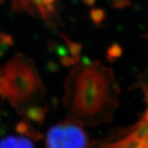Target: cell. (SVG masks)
I'll list each match as a JSON object with an SVG mask.
<instances>
[{"label": "cell", "mask_w": 148, "mask_h": 148, "mask_svg": "<svg viewBox=\"0 0 148 148\" xmlns=\"http://www.w3.org/2000/svg\"><path fill=\"white\" fill-rule=\"evenodd\" d=\"M119 91L112 69L99 62L82 64L66 81L64 104L71 120L85 126L101 125L112 119Z\"/></svg>", "instance_id": "6da1fadb"}, {"label": "cell", "mask_w": 148, "mask_h": 148, "mask_svg": "<svg viewBox=\"0 0 148 148\" xmlns=\"http://www.w3.org/2000/svg\"><path fill=\"white\" fill-rule=\"evenodd\" d=\"M45 94L42 80L31 58L16 53L0 68V99L19 114L36 106Z\"/></svg>", "instance_id": "7a4b0ae2"}, {"label": "cell", "mask_w": 148, "mask_h": 148, "mask_svg": "<svg viewBox=\"0 0 148 148\" xmlns=\"http://www.w3.org/2000/svg\"><path fill=\"white\" fill-rule=\"evenodd\" d=\"M88 148H148V107L133 124L90 143Z\"/></svg>", "instance_id": "3957f363"}, {"label": "cell", "mask_w": 148, "mask_h": 148, "mask_svg": "<svg viewBox=\"0 0 148 148\" xmlns=\"http://www.w3.org/2000/svg\"><path fill=\"white\" fill-rule=\"evenodd\" d=\"M45 143L47 148H88L90 145L84 129L71 119L50 127Z\"/></svg>", "instance_id": "277c9868"}, {"label": "cell", "mask_w": 148, "mask_h": 148, "mask_svg": "<svg viewBox=\"0 0 148 148\" xmlns=\"http://www.w3.org/2000/svg\"><path fill=\"white\" fill-rule=\"evenodd\" d=\"M11 10L14 12H26L34 17L41 18L45 26L55 28L62 22L53 5L45 4L43 0H9Z\"/></svg>", "instance_id": "5b68a950"}, {"label": "cell", "mask_w": 148, "mask_h": 148, "mask_svg": "<svg viewBox=\"0 0 148 148\" xmlns=\"http://www.w3.org/2000/svg\"><path fill=\"white\" fill-rule=\"evenodd\" d=\"M0 148H35L31 139L21 135H11L0 141Z\"/></svg>", "instance_id": "8992f818"}, {"label": "cell", "mask_w": 148, "mask_h": 148, "mask_svg": "<svg viewBox=\"0 0 148 148\" xmlns=\"http://www.w3.org/2000/svg\"><path fill=\"white\" fill-rule=\"evenodd\" d=\"M45 113H46V106L40 107L37 106L30 107L25 112L27 118L36 122H42L45 116Z\"/></svg>", "instance_id": "52a82bcc"}, {"label": "cell", "mask_w": 148, "mask_h": 148, "mask_svg": "<svg viewBox=\"0 0 148 148\" xmlns=\"http://www.w3.org/2000/svg\"><path fill=\"white\" fill-rule=\"evenodd\" d=\"M58 34L64 39V41L66 42V45L68 46V49H69V53H71L72 57L80 60V53H81L82 49V45L80 44V43H76L72 41L69 37L66 36L62 32H58Z\"/></svg>", "instance_id": "ba28073f"}, {"label": "cell", "mask_w": 148, "mask_h": 148, "mask_svg": "<svg viewBox=\"0 0 148 148\" xmlns=\"http://www.w3.org/2000/svg\"><path fill=\"white\" fill-rule=\"evenodd\" d=\"M122 54H123V48L119 44L114 43L107 49L106 58L111 63H114L121 57Z\"/></svg>", "instance_id": "9c48e42d"}, {"label": "cell", "mask_w": 148, "mask_h": 148, "mask_svg": "<svg viewBox=\"0 0 148 148\" xmlns=\"http://www.w3.org/2000/svg\"><path fill=\"white\" fill-rule=\"evenodd\" d=\"M90 17L95 26H101L106 21V11L102 8H92L90 10Z\"/></svg>", "instance_id": "30bf717a"}, {"label": "cell", "mask_w": 148, "mask_h": 148, "mask_svg": "<svg viewBox=\"0 0 148 148\" xmlns=\"http://www.w3.org/2000/svg\"><path fill=\"white\" fill-rule=\"evenodd\" d=\"M138 85L143 90L145 102L148 107V69H147L144 73L138 77Z\"/></svg>", "instance_id": "8fae6325"}, {"label": "cell", "mask_w": 148, "mask_h": 148, "mask_svg": "<svg viewBox=\"0 0 148 148\" xmlns=\"http://www.w3.org/2000/svg\"><path fill=\"white\" fill-rule=\"evenodd\" d=\"M0 45H3L8 47L14 45V40L12 36L6 34L4 32L0 33Z\"/></svg>", "instance_id": "7c38bea8"}, {"label": "cell", "mask_w": 148, "mask_h": 148, "mask_svg": "<svg viewBox=\"0 0 148 148\" xmlns=\"http://www.w3.org/2000/svg\"><path fill=\"white\" fill-rule=\"evenodd\" d=\"M78 62H79L78 59L73 58L72 56L70 57L69 55L63 56V57H61V58H60V63H61V64L63 66H64V67H66V68H69L71 66H73V65H75V64H77V63H78Z\"/></svg>", "instance_id": "4fadbf2b"}, {"label": "cell", "mask_w": 148, "mask_h": 148, "mask_svg": "<svg viewBox=\"0 0 148 148\" xmlns=\"http://www.w3.org/2000/svg\"><path fill=\"white\" fill-rule=\"evenodd\" d=\"M132 4L131 0H113V7L118 9H123Z\"/></svg>", "instance_id": "5bb4252c"}, {"label": "cell", "mask_w": 148, "mask_h": 148, "mask_svg": "<svg viewBox=\"0 0 148 148\" xmlns=\"http://www.w3.org/2000/svg\"><path fill=\"white\" fill-rule=\"evenodd\" d=\"M54 51L58 53L59 56H61V57L65 56V55H68V53H69V49H68V48H66L65 46H64V45H57Z\"/></svg>", "instance_id": "9a60e30c"}, {"label": "cell", "mask_w": 148, "mask_h": 148, "mask_svg": "<svg viewBox=\"0 0 148 148\" xmlns=\"http://www.w3.org/2000/svg\"><path fill=\"white\" fill-rule=\"evenodd\" d=\"M47 69L49 71V72H51V73L56 72V71L58 69V64H56V63H55V62H53V61H50V62H49L47 64Z\"/></svg>", "instance_id": "2e32d148"}, {"label": "cell", "mask_w": 148, "mask_h": 148, "mask_svg": "<svg viewBox=\"0 0 148 148\" xmlns=\"http://www.w3.org/2000/svg\"><path fill=\"white\" fill-rule=\"evenodd\" d=\"M8 46L3 45H0V57H3L5 55V53L8 51Z\"/></svg>", "instance_id": "e0dca14e"}, {"label": "cell", "mask_w": 148, "mask_h": 148, "mask_svg": "<svg viewBox=\"0 0 148 148\" xmlns=\"http://www.w3.org/2000/svg\"><path fill=\"white\" fill-rule=\"evenodd\" d=\"M82 2L84 3L85 4L88 6H93L95 4V0H82Z\"/></svg>", "instance_id": "ac0fdd59"}, {"label": "cell", "mask_w": 148, "mask_h": 148, "mask_svg": "<svg viewBox=\"0 0 148 148\" xmlns=\"http://www.w3.org/2000/svg\"><path fill=\"white\" fill-rule=\"evenodd\" d=\"M43 2H44L45 4H48V5H53L55 0H43Z\"/></svg>", "instance_id": "d6986e66"}, {"label": "cell", "mask_w": 148, "mask_h": 148, "mask_svg": "<svg viewBox=\"0 0 148 148\" xmlns=\"http://www.w3.org/2000/svg\"><path fill=\"white\" fill-rule=\"evenodd\" d=\"M145 38H147V39H148V32H147V33H146V34H145Z\"/></svg>", "instance_id": "ffe728a7"}]
</instances>
